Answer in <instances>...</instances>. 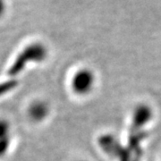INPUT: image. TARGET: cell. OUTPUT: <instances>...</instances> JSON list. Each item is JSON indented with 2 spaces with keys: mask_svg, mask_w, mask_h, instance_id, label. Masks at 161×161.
<instances>
[{
  "mask_svg": "<svg viewBox=\"0 0 161 161\" xmlns=\"http://www.w3.org/2000/svg\"><path fill=\"white\" fill-rule=\"evenodd\" d=\"M46 56V50L40 44H33L31 45L27 48H25L15 60L16 62L14 64L10 69L11 75H15L20 73L23 70L24 64L29 62L30 60L32 61H40Z\"/></svg>",
  "mask_w": 161,
  "mask_h": 161,
  "instance_id": "1",
  "label": "cell"
},
{
  "mask_svg": "<svg viewBox=\"0 0 161 161\" xmlns=\"http://www.w3.org/2000/svg\"><path fill=\"white\" fill-rule=\"evenodd\" d=\"M93 81H94V77L92 72L88 70H81L74 76L72 80V86L74 91L77 93L85 94L90 92V90L92 89Z\"/></svg>",
  "mask_w": 161,
  "mask_h": 161,
  "instance_id": "2",
  "label": "cell"
},
{
  "mask_svg": "<svg viewBox=\"0 0 161 161\" xmlns=\"http://www.w3.org/2000/svg\"><path fill=\"white\" fill-rule=\"evenodd\" d=\"M47 113V108L46 105L41 102L33 104L30 108V115L33 119H36V120H40L44 118L46 116Z\"/></svg>",
  "mask_w": 161,
  "mask_h": 161,
  "instance_id": "3",
  "label": "cell"
},
{
  "mask_svg": "<svg viewBox=\"0 0 161 161\" xmlns=\"http://www.w3.org/2000/svg\"><path fill=\"white\" fill-rule=\"evenodd\" d=\"M5 10V2L4 0H0V15L4 13Z\"/></svg>",
  "mask_w": 161,
  "mask_h": 161,
  "instance_id": "4",
  "label": "cell"
}]
</instances>
